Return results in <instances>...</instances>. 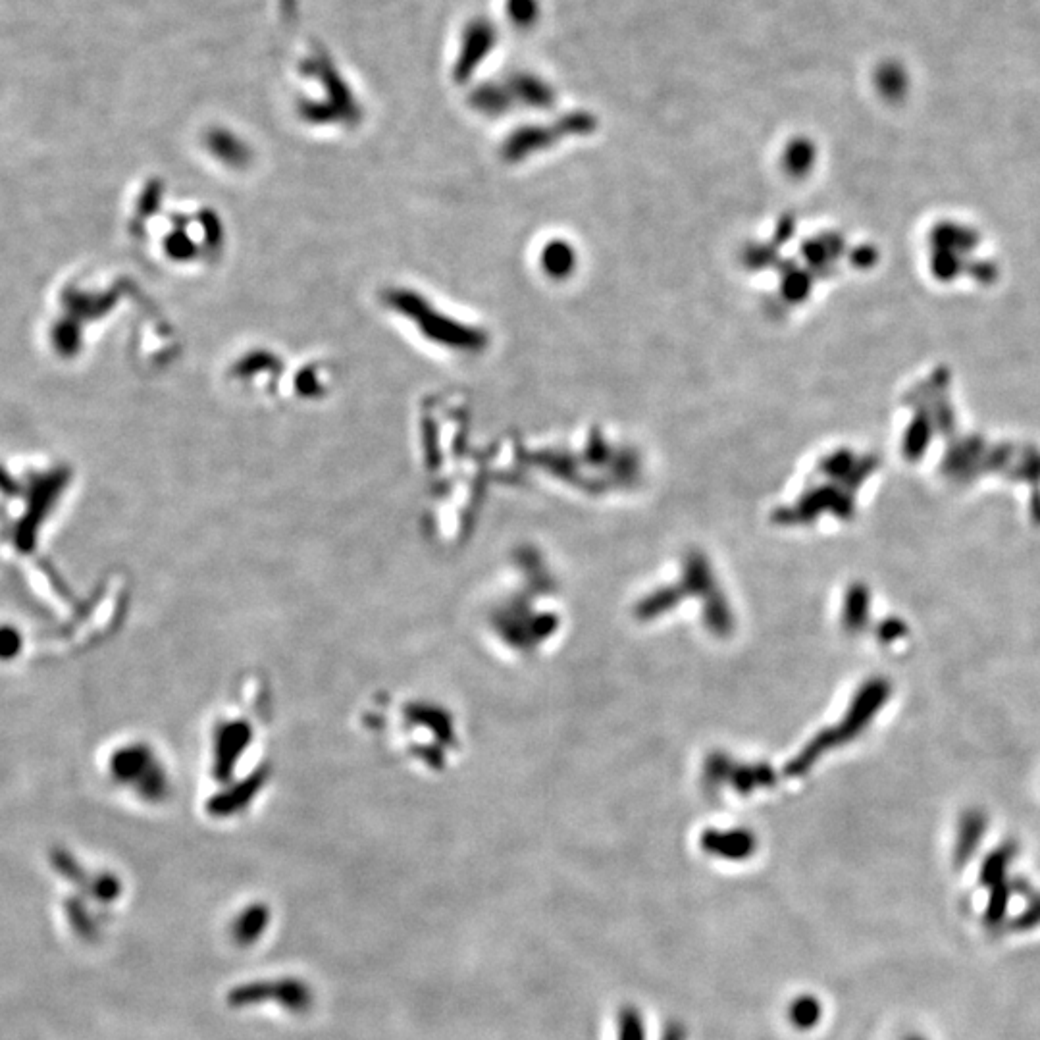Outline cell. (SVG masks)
<instances>
[{
    "mask_svg": "<svg viewBox=\"0 0 1040 1040\" xmlns=\"http://www.w3.org/2000/svg\"><path fill=\"white\" fill-rule=\"evenodd\" d=\"M906 1040H927V1039H925V1037H921V1035H910V1037H908V1039H906Z\"/></svg>",
    "mask_w": 1040,
    "mask_h": 1040,
    "instance_id": "cell-8",
    "label": "cell"
},
{
    "mask_svg": "<svg viewBox=\"0 0 1040 1040\" xmlns=\"http://www.w3.org/2000/svg\"><path fill=\"white\" fill-rule=\"evenodd\" d=\"M904 634H906V624L902 623V621L892 619V621H884L883 626H881V638H883L884 642H894V640H898Z\"/></svg>",
    "mask_w": 1040,
    "mask_h": 1040,
    "instance_id": "cell-7",
    "label": "cell"
},
{
    "mask_svg": "<svg viewBox=\"0 0 1040 1040\" xmlns=\"http://www.w3.org/2000/svg\"><path fill=\"white\" fill-rule=\"evenodd\" d=\"M1012 894H1014L1012 881L990 886V896H988L987 910H985V923L988 927H996L1006 919L1008 902H1010Z\"/></svg>",
    "mask_w": 1040,
    "mask_h": 1040,
    "instance_id": "cell-3",
    "label": "cell"
},
{
    "mask_svg": "<svg viewBox=\"0 0 1040 1040\" xmlns=\"http://www.w3.org/2000/svg\"><path fill=\"white\" fill-rule=\"evenodd\" d=\"M1015 856H1017V844L1015 842H1004L996 850H992L985 858V861H983V865H981V875H979L981 884L990 888L994 884L1004 883L1006 881V873H1008Z\"/></svg>",
    "mask_w": 1040,
    "mask_h": 1040,
    "instance_id": "cell-2",
    "label": "cell"
},
{
    "mask_svg": "<svg viewBox=\"0 0 1040 1040\" xmlns=\"http://www.w3.org/2000/svg\"><path fill=\"white\" fill-rule=\"evenodd\" d=\"M1037 927H1040V894L1031 896L1027 908L1010 921V929H1012L1014 933L1033 931V929H1037Z\"/></svg>",
    "mask_w": 1040,
    "mask_h": 1040,
    "instance_id": "cell-4",
    "label": "cell"
},
{
    "mask_svg": "<svg viewBox=\"0 0 1040 1040\" xmlns=\"http://www.w3.org/2000/svg\"><path fill=\"white\" fill-rule=\"evenodd\" d=\"M819 1015H821L819 1004H817L815 1000H811V998H809V1000H804V1002H800V1004L796 1006V1010H794V1019H796V1023H800V1025H804V1027H811V1025L819 1019Z\"/></svg>",
    "mask_w": 1040,
    "mask_h": 1040,
    "instance_id": "cell-5",
    "label": "cell"
},
{
    "mask_svg": "<svg viewBox=\"0 0 1040 1040\" xmlns=\"http://www.w3.org/2000/svg\"><path fill=\"white\" fill-rule=\"evenodd\" d=\"M985 832H987L985 813H981L977 809H969L963 813L960 827H958V836H956V846H954V861L958 867L967 865L973 859L985 838Z\"/></svg>",
    "mask_w": 1040,
    "mask_h": 1040,
    "instance_id": "cell-1",
    "label": "cell"
},
{
    "mask_svg": "<svg viewBox=\"0 0 1040 1040\" xmlns=\"http://www.w3.org/2000/svg\"><path fill=\"white\" fill-rule=\"evenodd\" d=\"M865 605H867V594H865V590H863V588H856V590L852 592V596H850V603H848V621L854 624V626L863 621V617H865Z\"/></svg>",
    "mask_w": 1040,
    "mask_h": 1040,
    "instance_id": "cell-6",
    "label": "cell"
}]
</instances>
